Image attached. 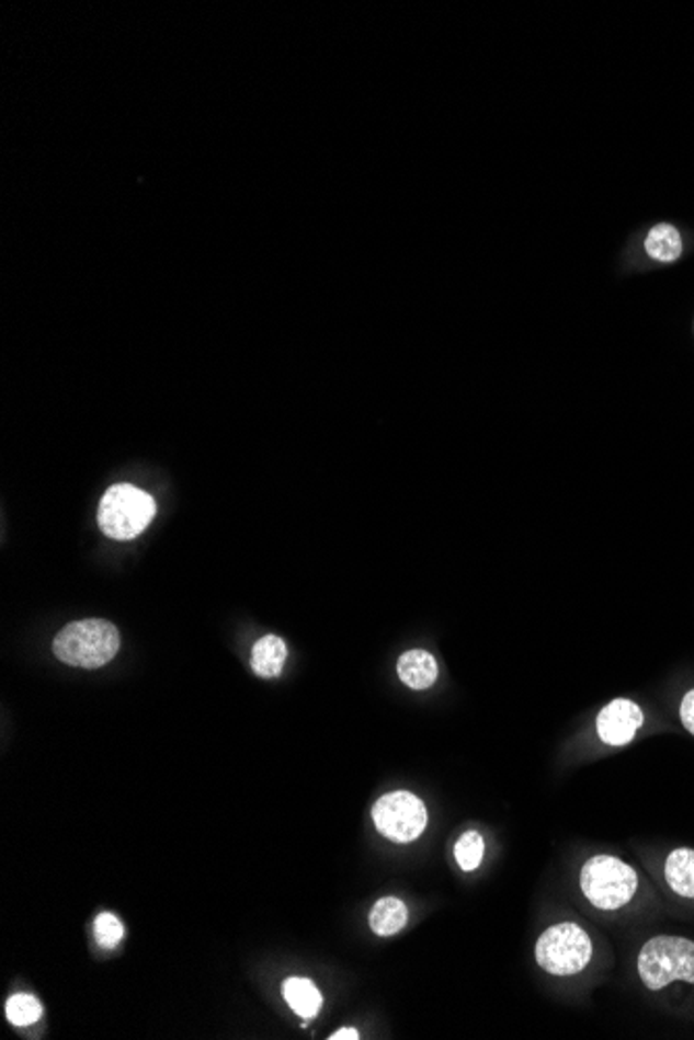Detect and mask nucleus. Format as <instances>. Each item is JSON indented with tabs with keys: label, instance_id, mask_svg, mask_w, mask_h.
Masks as SVG:
<instances>
[{
	"label": "nucleus",
	"instance_id": "nucleus-1",
	"mask_svg": "<svg viewBox=\"0 0 694 1040\" xmlns=\"http://www.w3.org/2000/svg\"><path fill=\"white\" fill-rule=\"evenodd\" d=\"M636 972L647 991L659 993L674 982L694 984V941L680 935H657L642 942Z\"/></svg>",
	"mask_w": 694,
	"mask_h": 1040
},
{
	"label": "nucleus",
	"instance_id": "nucleus-2",
	"mask_svg": "<svg viewBox=\"0 0 694 1040\" xmlns=\"http://www.w3.org/2000/svg\"><path fill=\"white\" fill-rule=\"evenodd\" d=\"M638 872L622 858L612 854H596L580 870V891L601 912L626 907L638 893Z\"/></svg>",
	"mask_w": 694,
	"mask_h": 1040
},
{
	"label": "nucleus",
	"instance_id": "nucleus-3",
	"mask_svg": "<svg viewBox=\"0 0 694 1040\" xmlns=\"http://www.w3.org/2000/svg\"><path fill=\"white\" fill-rule=\"evenodd\" d=\"M120 647V631L111 621L83 619L60 629L53 652L67 665L99 668L115 659Z\"/></svg>",
	"mask_w": 694,
	"mask_h": 1040
},
{
	"label": "nucleus",
	"instance_id": "nucleus-4",
	"mask_svg": "<svg viewBox=\"0 0 694 1040\" xmlns=\"http://www.w3.org/2000/svg\"><path fill=\"white\" fill-rule=\"evenodd\" d=\"M157 501L132 484H115L104 492L99 507V526L113 540H132L150 526Z\"/></svg>",
	"mask_w": 694,
	"mask_h": 1040
},
{
	"label": "nucleus",
	"instance_id": "nucleus-5",
	"mask_svg": "<svg viewBox=\"0 0 694 1040\" xmlns=\"http://www.w3.org/2000/svg\"><path fill=\"white\" fill-rule=\"evenodd\" d=\"M535 958L551 976H574L593 960V941L580 924H554L538 937Z\"/></svg>",
	"mask_w": 694,
	"mask_h": 1040
},
{
	"label": "nucleus",
	"instance_id": "nucleus-6",
	"mask_svg": "<svg viewBox=\"0 0 694 1040\" xmlns=\"http://www.w3.org/2000/svg\"><path fill=\"white\" fill-rule=\"evenodd\" d=\"M373 821L378 833L389 842L410 844L424 833L429 814L418 796L401 789L378 798L373 805Z\"/></svg>",
	"mask_w": 694,
	"mask_h": 1040
},
{
	"label": "nucleus",
	"instance_id": "nucleus-7",
	"mask_svg": "<svg viewBox=\"0 0 694 1040\" xmlns=\"http://www.w3.org/2000/svg\"><path fill=\"white\" fill-rule=\"evenodd\" d=\"M645 727V710L630 698H614L599 710L595 719L596 738L610 747H624L635 742Z\"/></svg>",
	"mask_w": 694,
	"mask_h": 1040
},
{
	"label": "nucleus",
	"instance_id": "nucleus-8",
	"mask_svg": "<svg viewBox=\"0 0 694 1040\" xmlns=\"http://www.w3.org/2000/svg\"><path fill=\"white\" fill-rule=\"evenodd\" d=\"M397 675L410 689H429L435 686L439 665L429 650H408L397 661Z\"/></svg>",
	"mask_w": 694,
	"mask_h": 1040
},
{
	"label": "nucleus",
	"instance_id": "nucleus-9",
	"mask_svg": "<svg viewBox=\"0 0 694 1040\" xmlns=\"http://www.w3.org/2000/svg\"><path fill=\"white\" fill-rule=\"evenodd\" d=\"M663 879L678 898L694 902V847H678L668 854Z\"/></svg>",
	"mask_w": 694,
	"mask_h": 1040
},
{
	"label": "nucleus",
	"instance_id": "nucleus-10",
	"mask_svg": "<svg viewBox=\"0 0 694 1040\" xmlns=\"http://www.w3.org/2000/svg\"><path fill=\"white\" fill-rule=\"evenodd\" d=\"M645 252L659 264L678 262L684 252L682 233L670 222H657L645 237Z\"/></svg>",
	"mask_w": 694,
	"mask_h": 1040
},
{
	"label": "nucleus",
	"instance_id": "nucleus-11",
	"mask_svg": "<svg viewBox=\"0 0 694 1040\" xmlns=\"http://www.w3.org/2000/svg\"><path fill=\"white\" fill-rule=\"evenodd\" d=\"M283 997L289 1003V1007L298 1014L304 1020L317 1018L320 1007H322V995L317 988V984L308 979H287L283 982Z\"/></svg>",
	"mask_w": 694,
	"mask_h": 1040
},
{
	"label": "nucleus",
	"instance_id": "nucleus-12",
	"mask_svg": "<svg viewBox=\"0 0 694 1040\" xmlns=\"http://www.w3.org/2000/svg\"><path fill=\"white\" fill-rule=\"evenodd\" d=\"M368 923L378 937H391L408 924V907L397 898H383L373 905Z\"/></svg>",
	"mask_w": 694,
	"mask_h": 1040
},
{
	"label": "nucleus",
	"instance_id": "nucleus-13",
	"mask_svg": "<svg viewBox=\"0 0 694 1040\" xmlns=\"http://www.w3.org/2000/svg\"><path fill=\"white\" fill-rule=\"evenodd\" d=\"M287 659V647L278 636H264L252 648V668L260 677H277Z\"/></svg>",
	"mask_w": 694,
	"mask_h": 1040
},
{
	"label": "nucleus",
	"instance_id": "nucleus-14",
	"mask_svg": "<svg viewBox=\"0 0 694 1040\" xmlns=\"http://www.w3.org/2000/svg\"><path fill=\"white\" fill-rule=\"evenodd\" d=\"M454 854H456V862L459 864L462 870H466V872L477 870L480 862H482V856H485V839H482V835L477 833V831L464 833V835L457 839Z\"/></svg>",
	"mask_w": 694,
	"mask_h": 1040
},
{
	"label": "nucleus",
	"instance_id": "nucleus-15",
	"mask_svg": "<svg viewBox=\"0 0 694 1040\" xmlns=\"http://www.w3.org/2000/svg\"><path fill=\"white\" fill-rule=\"evenodd\" d=\"M7 1018L13 1026H30L42 1018V1005L34 995L18 993L7 1002Z\"/></svg>",
	"mask_w": 694,
	"mask_h": 1040
},
{
	"label": "nucleus",
	"instance_id": "nucleus-16",
	"mask_svg": "<svg viewBox=\"0 0 694 1040\" xmlns=\"http://www.w3.org/2000/svg\"><path fill=\"white\" fill-rule=\"evenodd\" d=\"M123 924L117 916L113 914H100L94 923V935L100 947L104 949H115L123 939Z\"/></svg>",
	"mask_w": 694,
	"mask_h": 1040
},
{
	"label": "nucleus",
	"instance_id": "nucleus-17",
	"mask_svg": "<svg viewBox=\"0 0 694 1040\" xmlns=\"http://www.w3.org/2000/svg\"><path fill=\"white\" fill-rule=\"evenodd\" d=\"M678 712H680V723H682V727L694 738V687H691V689L682 696Z\"/></svg>",
	"mask_w": 694,
	"mask_h": 1040
},
{
	"label": "nucleus",
	"instance_id": "nucleus-18",
	"mask_svg": "<svg viewBox=\"0 0 694 1040\" xmlns=\"http://www.w3.org/2000/svg\"><path fill=\"white\" fill-rule=\"evenodd\" d=\"M329 1039H331V1040H343V1039L357 1040V1039H360V1032H357L356 1028H341V1030H338V1032H335V1035H331V1037H329Z\"/></svg>",
	"mask_w": 694,
	"mask_h": 1040
}]
</instances>
